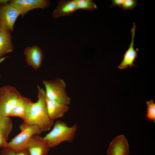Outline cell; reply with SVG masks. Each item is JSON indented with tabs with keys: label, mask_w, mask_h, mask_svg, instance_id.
Segmentation results:
<instances>
[{
	"label": "cell",
	"mask_w": 155,
	"mask_h": 155,
	"mask_svg": "<svg viewBox=\"0 0 155 155\" xmlns=\"http://www.w3.org/2000/svg\"><path fill=\"white\" fill-rule=\"evenodd\" d=\"M38 100L32 104L29 113L23 122L31 125L38 126L42 132L49 130L54 123L48 113L45 102V91L38 85Z\"/></svg>",
	"instance_id": "6da1fadb"
},
{
	"label": "cell",
	"mask_w": 155,
	"mask_h": 155,
	"mask_svg": "<svg viewBox=\"0 0 155 155\" xmlns=\"http://www.w3.org/2000/svg\"><path fill=\"white\" fill-rule=\"evenodd\" d=\"M78 128L77 123L69 127L64 121L57 120L52 130L43 138L50 148H53L64 142H72Z\"/></svg>",
	"instance_id": "7a4b0ae2"
},
{
	"label": "cell",
	"mask_w": 155,
	"mask_h": 155,
	"mask_svg": "<svg viewBox=\"0 0 155 155\" xmlns=\"http://www.w3.org/2000/svg\"><path fill=\"white\" fill-rule=\"evenodd\" d=\"M21 132L9 142L4 147H8L13 150L20 151L27 149L28 142L34 135H39L42 132L37 126L31 125L24 122L19 125Z\"/></svg>",
	"instance_id": "3957f363"
},
{
	"label": "cell",
	"mask_w": 155,
	"mask_h": 155,
	"mask_svg": "<svg viewBox=\"0 0 155 155\" xmlns=\"http://www.w3.org/2000/svg\"><path fill=\"white\" fill-rule=\"evenodd\" d=\"M42 82L46 97L68 105L70 104L71 99L67 94L66 84L64 80L58 78L52 80H44Z\"/></svg>",
	"instance_id": "277c9868"
},
{
	"label": "cell",
	"mask_w": 155,
	"mask_h": 155,
	"mask_svg": "<svg viewBox=\"0 0 155 155\" xmlns=\"http://www.w3.org/2000/svg\"><path fill=\"white\" fill-rule=\"evenodd\" d=\"M22 97L14 87L7 85L0 88V115L9 117L15 105Z\"/></svg>",
	"instance_id": "5b68a950"
},
{
	"label": "cell",
	"mask_w": 155,
	"mask_h": 155,
	"mask_svg": "<svg viewBox=\"0 0 155 155\" xmlns=\"http://www.w3.org/2000/svg\"><path fill=\"white\" fill-rule=\"evenodd\" d=\"M20 15L18 10L9 2L0 5V32H12L15 22Z\"/></svg>",
	"instance_id": "8992f818"
},
{
	"label": "cell",
	"mask_w": 155,
	"mask_h": 155,
	"mask_svg": "<svg viewBox=\"0 0 155 155\" xmlns=\"http://www.w3.org/2000/svg\"><path fill=\"white\" fill-rule=\"evenodd\" d=\"M9 2L18 10L22 18L30 11L48 8L51 4L48 0H10Z\"/></svg>",
	"instance_id": "52a82bcc"
},
{
	"label": "cell",
	"mask_w": 155,
	"mask_h": 155,
	"mask_svg": "<svg viewBox=\"0 0 155 155\" xmlns=\"http://www.w3.org/2000/svg\"><path fill=\"white\" fill-rule=\"evenodd\" d=\"M24 54L26 64L35 70L38 69L42 63L44 55L41 48L36 45L26 47Z\"/></svg>",
	"instance_id": "ba28073f"
},
{
	"label": "cell",
	"mask_w": 155,
	"mask_h": 155,
	"mask_svg": "<svg viewBox=\"0 0 155 155\" xmlns=\"http://www.w3.org/2000/svg\"><path fill=\"white\" fill-rule=\"evenodd\" d=\"M136 30L135 24L133 23V26L131 30V40L129 47L123 55V59L118 67V68L122 69L127 68L128 66L132 67L136 66L134 63L135 59L137 57V52L139 49L134 48V39Z\"/></svg>",
	"instance_id": "9c48e42d"
},
{
	"label": "cell",
	"mask_w": 155,
	"mask_h": 155,
	"mask_svg": "<svg viewBox=\"0 0 155 155\" xmlns=\"http://www.w3.org/2000/svg\"><path fill=\"white\" fill-rule=\"evenodd\" d=\"M49 148L43 137L37 135L31 137L27 147L30 155H47Z\"/></svg>",
	"instance_id": "30bf717a"
},
{
	"label": "cell",
	"mask_w": 155,
	"mask_h": 155,
	"mask_svg": "<svg viewBox=\"0 0 155 155\" xmlns=\"http://www.w3.org/2000/svg\"><path fill=\"white\" fill-rule=\"evenodd\" d=\"M45 102L49 115L53 121L63 117L69 109L68 105L49 99L46 96Z\"/></svg>",
	"instance_id": "8fae6325"
},
{
	"label": "cell",
	"mask_w": 155,
	"mask_h": 155,
	"mask_svg": "<svg viewBox=\"0 0 155 155\" xmlns=\"http://www.w3.org/2000/svg\"><path fill=\"white\" fill-rule=\"evenodd\" d=\"M129 145L124 136L121 135L115 137L108 148L107 155H128L130 152Z\"/></svg>",
	"instance_id": "7c38bea8"
},
{
	"label": "cell",
	"mask_w": 155,
	"mask_h": 155,
	"mask_svg": "<svg viewBox=\"0 0 155 155\" xmlns=\"http://www.w3.org/2000/svg\"><path fill=\"white\" fill-rule=\"evenodd\" d=\"M78 10L75 0H61L57 4L52 14L53 18L69 16Z\"/></svg>",
	"instance_id": "4fadbf2b"
},
{
	"label": "cell",
	"mask_w": 155,
	"mask_h": 155,
	"mask_svg": "<svg viewBox=\"0 0 155 155\" xmlns=\"http://www.w3.org/2000/svg\"><path fill=\"white\" fill-rule=\"evenodd\" d=\"M33 102L29 98L22 96L12 108L9 116L19 117L23 121L28 115Z\"/></svg>",
	"instance_id": "5bb4252c"
},
{
	"label": "cell",
	"mask_w": 155,
	"mask_h": 155,
	"mask_svg": "<svg viewBox=\"0 0 155 155\" xmlns=\"http://www.w3.org/2000/svg\"><path fill=\"white\" fill-rule=\"evenodd\" d=\"M12 38L11 32H0V58L13 51L14 48Z\"/></svg>",
	"instance_id": "9a60e30c"
},
{
	"label": "cell",
	"mask_w": 155,
	"mask_h": 155,
	"mask_svg": "<svg viewBox=\"0 0 155 155\" xmlns=\"http://www.w3.org/2000/svg\"><path fill=\"white\" fill-rule=\"evenodd\" d=\"M12 129V121L9 117L0 115V134L7 140Z\"/></svg>",
	"instance_id": "2e32d148"
},
{
	"label": "cell",
	"mask_w": 155,
	"mask_h": 155,
	"mask_svg": "<svg viewBox=\"0 0 155 155\" xmlns=\"http://www.w3.org/2000/svg\"><path fill=\"white\" fill-rule=\"evenodd\" d=\"M78 9L92 11L97 8L96 5L91 0H75Z\"/></svg>",
	"instance_id": "e0dca14e"
},
{
	"label": "cell",
	"mask_w": 155,
	"mask_h": 155,
	"mask_svg": "<svg viewBox=\"0 0 155 155\" xmlns=\"http://www.w3.org/2000/svg\"><path fill=\"white\" fill-rule=\"evenodd\" d=\"M147 110L146 113L147 119L150 121L155 122V104L153 100H151L146 102Z\"/></svg>",
	"instance_id": "ac0fdd59"
},
{
	"label": "cell",
	"mask_w": 155,
	"mask_h": 155,
	"mask_svg": "<svg viewBox=\"0 0 155 155\" xmlns=\"http://www.w3.org/2000/svg\"><path fill=\"white\" fill-rule=\"evenodd\" d=\"M0 155H30L27 149L15 151L8 147L3 148L1 151Z\"/></svg>",
	"instance_id": "d6986e66"
},
{
	"label": "cell",
	"mask_w": 155,
	"mask_h": 155,
	"mask_svg": "<svg viewBox=\"0 0 155 155\" xmlns=\"http://www.w3.org/2000/svg\"><path fill=\"white\" fill-rule=\"evenodd\" d=\"M137 1L135 0H124L121 8L124 11L132 10L137 6Z\"/></svg>",
	"instance_id": "ffe728a7"
},
{
	"label": "cell",
	"mask_w": 155,
	"mask_h": 155,
	"mask_svg": "<svg viewBox=\"0 0 155 155\" xmlns=\"http://www.w3.org/2000/svg\"><path fill=\"white\" fill-rule=\"evenodd\" d=\"M124 0H111L112 4L110 6V8H112L115 6H118L119 8L121 7L123 3Z\"/></svg>",
	"instance_id": "44dd1931"
},
{
	"label": "cell",
	"mask_w": 155,
	"mask_h": 155,
	"mask_svg": "<svg viewBox=\"0 0 155 155\" xmlns=\"http://www.w3.org/2000/svg\"><path fill=\"white\" fill-rule=\"evenodd\" d=\"M7 142V140L0 134V148L4 147Z\"/></svg>",
	"instance_id": "7402d4cb"
},
{
	"label": "cell",
	"mask_w": 155,
	"mask_h": 155,
	"mask_svg": "<svg viewBox=\"0 0 155 155\" xmlns=\"http://www.w3.org/2000/svg\"><path fill=\"white\" fill-rule=\"evenodd\" d=\"M8 0H0V5L9 2Z\"/></svg>",
	"instance_id": "603a6c76"
},
{
	"label": "cell",
	"mask_w": 155,
	"mask_h": 155,
	"mask_svg": "<svg viewBox=\"0 0 155 155\" xmlns=\"http://www.w3.org/2000/svg\"><path fill=\"white\" fill-rule=\"evenodd\" d=\"M6 58V57H2L1 58H0V63L2 62ZM1 78V76L0 75V78Z\"/></svg>",
	"instance_id": "cb8c5ba5"
}]
</instances>
